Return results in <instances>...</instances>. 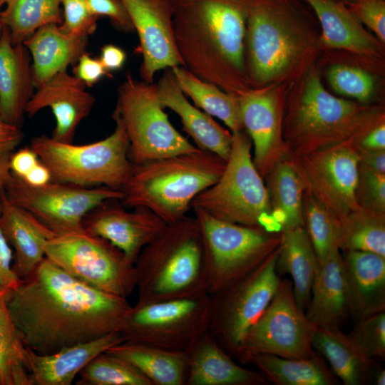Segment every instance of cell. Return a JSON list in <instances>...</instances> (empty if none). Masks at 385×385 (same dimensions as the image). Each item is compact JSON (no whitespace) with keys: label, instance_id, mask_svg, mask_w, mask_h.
Listing matches in <instances>:
<instances>
[{"label":"cell","instance_id":"cell-25","mask_svg":"<svg viewBox=\"0 0 385 385\" xmlns=\"http://www.w3.org/2000/svg\"><path fill=\"white\" fill-rule=\"evenodd\" d=\"M123 341L120 332L115 331L48 354H38L27 347L32 385H71L93 358Z\"/></svg>","mask_w":385,"mask_h":385},{"label":"cell","instance_id":"cell-26","mask_svg":"<svg viewBox=\"0 0 385 385\" xmlns=\"http://www.w3.org/2000/svg\"><path fill=\"white\" fill-rule=\"evenodd\" d=\"M186 385H265L260 372L238 365L208 332L188 350Z\"/></svg>","mask_w":385,"mask_h":385},{"label":"cell","instance_id":"cell-23","mask_svg":"<svg viewBox=\"0 0 385 385\" xmlns=\"http://www.w3.org/2000/svg\"><path fill=\"white\" fill-rule=\"evenodd\" d=\"M157 87L162 107L168 108L179 115L183 130L193 139L196 147L213 153L227 161L230 154L232 133L188 101L171 68L163 73Z\"/></svg>","mask_w":385,"mask_h":385},{"label":"cell","instance_id":"cell-4","mask_svg":"<svg viewBox=\"0 0 385 385\" xmlns=\"http://www.w3.org/2000/svg\"><path fill=\"white\" fill-rule=\"evenodd\" d=\"M134 265L138 302L207 293L202 236L195 217L168 224Z\"/></svg>","mask_w":385,"mask_h":385},{"label":"cell","instance_id":"cell-35","mask_svg":"<svg viewBox=\"0 0 385 385\" xmlns=\"http://www.w3.org/2000/svg\"><path fill=\"white\" fill-rule=\"evenodd\" d=\"M339 250L362 251L385 257V212L359 207L339 220Z\"/></svg>","mask_w":385,"mask_h":385},{"label":"cell","instance_id":"cell-37","mask_svg":"<svg viewBox=\"0 0 385 385\" xmlns=\"http://www.w3.org/2000/svg\"><path fill=\"white\" fill-rule=\"evenodd\" d=\"M6 293L0 289V385H32L27 347L10 315Z\"/></svg>","mask_w":385,"mask_h":385},{"label":"cell","instance_id":"cell-17","mask_svg":"<svg viewBox=\"0 0 385 385\" xmlns=\"http://www.w3.org/2000/svg\"><path fill=\"white\" fill-rule=\"evenodd\" d=\"M126 9L137 32L143 62L141 79L153 83L161 69L183 66L178 52L173 29L170 0H120Z\"/></svg>","mask_w":385,"mask_h":385},{"label":"cell","instance_id":"cell-19","mask_svg":"<svg viewBox=\"0 0 385 385\" xmlns=\"http://www.w3.org/2000/svg\"><path fill=\"white\" fill-rule=\"evenodd\" d=\"M86 86L67 69L62 70L37 88L25 113L31 117L49 108L56 119L51 137L60 142L73 143L78 125L89 115L96 102Z\"/></svg>","mask_w":385,"mask_h":385},{"label":"cell","instance_id":"cell-18","mask_svg":"<svg viewBox=\"0 0 385 385\" xmlns=\"http://www.w3.org/2000/svg\"><path fill=\"white\" fill-rule=\"evenodd\" d=\"M113 200H106L90 211L83 220V229L110 242L135 264L143 248L168 224L145 207L128 211Z\"/></svg>","mask_w":385,"mask_h":385},{"label":"cell","instance_id":"cell-15","mask_svg":"<svg viewBox=\"0 0 385 385\" xmlns=\"http://www.w3.org/2000/svg\"><path fill=\"white\" fill-rule=\"evenodd\" d=\"M304 192L340 220L357 210L359 153L351 140L324 149L289 153Z\"/></svg>","mask_w":385,"mask_h":385},{"label":"cell","instance_id":"cell-48","mask_svg":"<svg viewBox=\"0 0 385 385\" xmlns=\"http://www.w3.org/2000/svg\"><path fill=\"white\" fill-rule=\"evenodd\" d=\"M107 72L99 59L86 52L80 56L73 68L74 76L88 86L96 83Z\"/></svg>","mask_w":385,"mask_h":385},{"label":"cell","instance_id":"cell-41","mask_svg":"<svg viewBox=\"0 0 385 385\" xmlns=\"http://www.w3.org/2000/svg\"><path fill=\"white\" fill-rule=\"evenodd\" d=\"M329 82L338 93L367 101L373 95L374 81L371 75L355 67L334 65L327 73Z\"/></svg>","mask_w":385,"mask_h":385},{"label":"cell","instance_id":"cell-31","mask_svg":"<svg viewBox=\"0 0 385 385\" xmlns=\"http://www.w3.org/2000/svg\"><path fill=\"white\" fill-rule=\"evenodd\" d=\"M106 351L128 361L153 385H186L187 351L129 341H123Z\"/></svg>","mask_w":385,"mask_h":385},{"label":"cell","instance_id":"cell-3","mask_svg":"<svg viewBox=\"0 0 385 385\" xmlns=\"http://www.w3.org/2000/svg\"><path fill=\"white\" fill-rule=\"evenodd\" d=\"M226 161L202 150L134 164L122 188L128 207H145L173 223L185 217L193 200L215 183Z\"/></svg>","mask_w":385,"mask_h":385},{"label":"cell","instance_id":"cell-36","mask_svg":"<svg viewBox=\"0 0 385 385\" xmlns=\"http://www.w3.org/2000/svg\"><path fill=\"white\" fill-rule=\"evenodd\" d=\"M62 0H4L1 20L13 43H23L37 29L48 24H61Z\"/></svg>","mask_w":385,"mask_h":385},{"label":"cell","instance_id":"cell-22","mask_svg":"<svg viewBox=\"0 0 385 385\" xmlns=\"http://www.w3.org/2000/svg\"><path fill=\"white\" fill-rule=\"evenodd\" d=\"M342 271L348 311L358 319L385 310V257L344 252Z\"/></svg>","mask_w":385,"mask_h":385},{"label":"cell","instance_id":"cell-56","mask_svg":"<svg viewBox=\"0 0 385 385\" xmlns=\"http://www.w3.org/2000/svg\"><path fill=\"white\" fill-rule=\"evenodd\" d=\"M373 379L376 384L384 385L385 384V369L379 367L374 370Z\"/></svg>","mask_w":385,"mask_h":385},{"label":"cell","instance_id":"cell-42","mask_svg":"<svg viewBox=\"0 0 385 385\" xmlns=\"http://www.w3.org/2000/svg\"><path fill=\"white\" fill-rule=\"evenodd\" d=\"M371 359H385V310L359 319L350 334Z\"/></svg>","mask_w":385,"mask_h":385},{"label":"cell","instance_id":"cell-54","mask_svg":"<svg viewBox=\"0 0 385 385\" xmlns=\"http://www.w3.org/2000/svg\"><path fill=\"white\" fill-rule=\"evenodd\" d=\"M22 180L31 185L41 186L51 182L52 177L48 168L40 160Z\"/></svg>","mask_w":385,"mask_h":385},{"label":"cell","instance_id":"cell-2","mask_svg":"<svg viewBox=\"0 0 385 385\" xmlns=\"http://www.w3.org/2000/svg\"><path fill=\"white\" fill-rule=\"evenodd\" d=\"M173 36L183 67L224 91L248 90V0H170Z\"/></svg>","mask_w":385,"mask_h":385},{"label":"cell","instance_id":"cell-32","mask_svg":"<svg viewBox=\"0 0 385 385\" xmlns=\"http://www.w3.org/2000/svg\"><path fill=\"white\" fill-rule=\"evenodd\" d=\"M244 364L255 366L267 381L277 385H335L338 379L317 352L307 359H288L269 354L246 357Z\"/></svg>","mask_w":385,"mask_h":385},{"label":"cell","instance_id":"cell-24","mask_svg":"<svg viewBox=\"0 0 385 385\" xmlns=\"http://www.w3.org/2000/svg\"><path fill=\"white\" fill-rule=\"evenodd\" d=\"M31 57L24 43H13L4 26L0 36V115L20 127L26 106L34 94Z\"/></svg>","mask_w":385,"mask_h":385},{"label":"cell","instance_id":"cell-39","mask_svg":"<svg viewBox=\"0 0 385 385\" xmlns=\"http://www.w3.org/2000/svg\"><path fill=\"white\" fill-rule=\"evenodd\" d=\"M77 385H153L128 361L104 351L79 372Z\"/></svg>","mask_w":385,"mask_h":385},{"label":"cell","instance_id":"cell-53","mask_svg":"<svg viewBox=\"0 0 385 385\" xmlns=\"http://www.w3.org/2000/svg\"><path fill=\"white\" fill-rule=\"evenodd\" d=\"M359 166L385 173V150L359 152Z\"/></svg>","mask_w":385,"mask_h":385},{"label":"cell","instance_id":"cell-11","mask_svg":"<svg viewBox=\"0 0 385 385\" xmlns=\"http://www.w3.org/2000/svg\"><path fill=\"white\" fill-rule=\"evenodd\" d=\"M364 120L359 106L331 95L312 75L293 109L284 140L288 154L315 151L351 140Z\"/></svg>","mask_w":385,"mask_h":385},{"label":"cell","instance_id":"cell-52","mask_svg":"<svg viewBox=\"0 0 385 385\" xmlns=\"http://www.w3.org/2000/svg\"><path fill=\"white\" fill-rule=\"evenodd\" d=\"M126 54L118 46L113 44L104 46L101 51L100 61L107 71L121 68L125 63Z\"/></svg>","mask_w":385,"mask_h":385},{"label":"cell","instance_id":"cell-13","mask_svg":"<svg viewBox=\"0 0 385 385\" xmlns=\"http://www.w3.org/2000/svg\"><path fill=\"white\" fill-rule=\"evenodd\" d=\"M3 190L9 200L56 234L83 230V220L90 211L106 200L124 197L122 190L106 186L83 187L56 181L34 186L12 173Z\"/></svg>","mask_w":385,"mask_h":385},{"label":"cell","instance_id":"cell-51","mask_svg":"<svg viewBox=\"0 0 385 385\" xmlns=\"http://www.w3.org/2000/svg\"><path fill=\"white\" fill-rule=\"evenodd\" d=\"M23 136L20 127L6 123L0 115V150L14 151Z\"/></svg>","mask_w":385,"mask_h":385},{"label":"cell","instance_id":"cell-16","mask_svg":"<svg viewBox=\"0 0 385 385\" xmlns=\"http://www.w3.org/2000/svg\"><path fill=\"white\" fill-rule=\"evenodd\" d=\"M282 8L272 0H248L245 43L248 81L261 85L282 74L299 51Z\"/></svg>","mask_w":385,"mask_h":385},{"label":"cell","instance_id":"cell-45","mask_svg":"<svg viewBox=\"0 0 385 385\" xmlns=\"http://www.w3.org/2000/svg\"><path fill=\"white\" fill-rule=\"evenodd\" d=\"M354 18L371 29L385 41V2L384 0H354L349 9Z\"/></svg>","mask_w":385,"mask_h":385},{"label":"cell","instance_id":"cell-8","mask_svg":"<svg viewBox=\"0 0 385 385\" xmlns=\"http://www.w3.org/2000/svg\"><path fill=\"white\" fill-rule=\"evenodd\" d=\"M113 112L125 127L130 159L135 165L199 150L170 122L160 103L157 84L128 73L118 87Z\"/></svg>","mask_w":385,"mask_h":385},{"label":"cell","instance_id":"cell-9","mask_svg":"<svg viewBox=\"0 0 385 385\" xmlns=\"http://www.w3.org/2000/svg\"><path fill=\"white\" fill-rule=\"evenodd\" d=\"M210 317L208 293L131 306L119 332L124 341L188 351L207 332Z\"/></svg>","mask_w":385,"mask_h":385},{"label":"cell","instance_id":"cell-5","mask_svg":"<svg viewBox=\"0 0 385 385\" xmlns=\"http://www.w3.org/2000/svg\"><path fill=\"white\" fill-rule=\"evenodd\" d=\"M112 117L115 123L114 131L89 144L63 143L44 135L32 138L30 147L50 170L52 181L122 190L134 163L130 159L125 127L115 112Z\"/></svg>","mask_w":385,"mask_h":385},{"label":"cell","instance_id":"cell-30","mask_svg":"<svg viewBox=\"0 0 385 385\" xmlns=\"http://www.w3.org/2000/svg\"><path fill=\"white\" fill-rule=\"evenodd\" d=\"M306 316L315 327H339L349 312L344 292L342 257L334 246L319 267Z\"/></svg>","mask_w":385,"mask_h":385},{"label":"cell","instance_id":"cell-46","mask_svg":"<svg viewBox=\"0 0 385 385\" xmlns=\"http://www.w3.org/2000/svg\"><path fill=\"white\" fill-rule=\"evenodd\" d=\"M91 12L98 17L107 16L118 29L135 31L131 19L120 0H86Z\"/></svg>","mask_w":385,"mask_h":385},{"label":"cell","instance_id":"cell-1","mask_svg":"<svg viewBox=\"0 0 385 385\" xmlns=\"http://www.w3.org/2000/svg\"><path fill=\"white\" fill-rule=\"evenodd\" d=\"M6 302L24 345L41 354L119 332L131 307L126 298L88 284L46 257L6 293Z\"/></svg>","mask_w":385,"mask_h":385},{"label":"cell","instance_id":"cell-57","mask_svg":"<svg viewBox=\"0 0 385 385\" xmlns=\"http://www.w3.org/2000/svg\"><path fill=\"white\" fill-rule=\"evenodd\" d=\"M4 5V0H0V36L1 35V33H2V31H3V28H4V25L1 22V9H2V6Z\"/></svg>","mask_w":385,"mask_h":385},{"label":"cell","instance_id":"cell-10","mask_svg":"<svg viewBox=\"0 0 385 385\" xmlns=\"http://www.w3.org/2000/svg\"><path fill=\"white\" fill-rule=\"evenodd\" d=\"M45 256L102 291L127 298L135 289L134 264L110 242L84 229L56 234L46 244Z\"/></svg>","mask_w":385,"mask_h":385},{"label":"cell","instance_id":"cell-21","mask_svg":"<svg viewBox=\"0 0 385 385\" xmlns=\"http://www.w3.org/2000/svg\"><path fill=\"white\" fill-rule=\"evenodd\" d=\"M0 224L13 250V270L27 277L45 258V245L56 234L34 215L12 202L0 189Z\"/></svg>","mask_w":385,"mask_h":385},{"label":"cell","instance_id":"cell-55","mask_svg":"<svg viewBox=\"0 0 385 385\" xmlns=\"http://www.w3.org/2000/svg\"><path fill=\"white\" fill-rule=\"evenodd\" d=\"M14 151L0 150V189L4 188L11 175L10 160Z\"/></svg>","mask_w":385,"mask_h":385},{"label":"cell","instance_id":"cell-34","mask_svg":"<svg viewBox=\"0 0 385 385\" xmlns=\"http://www.w3.org/2000/svg\"><path fill=\"white\" fill-rule=\"evenodd\" d=\"M170 68L184 95L190 98L197 108L220 119L232 133L244 130L237 95L227 93L215 85L199 78L183 66Z\"/></svg>","mask_w":385,"mask_h":385},{"label":"cell","instance_id":"cell-44","mask_svg":"<svg viewBox=\"0 0 385 385\" xmlns=\"http://www.w3.org/2000/svg\"><path fill=\"white\" fill-rule=\"evenodd\" d=\"M63 20L59 24L64 32L88 36L96 29L98 16L90 11L86 0H62Z\"/></svg>","mask_w":385,"mask_h":385},{"label":"cell","instance_id":"cell-38","mask_svg":"<svg viewBox=\"0 0 385 385\" xmlns=\"http://www.w3.org/2000/svg\"><path fill=\"white\" fill-rule=\"evenodd\" d=\"M272 210L282 212L285 222L282 230L304 225V189L300 180L286 158L277 163L266 176Z\"/></svg>","mask_w":385,"mask_h":385},{"label":"cell","instance_id":"cell-20","mask_svg":"<svg viewBox=\"0 0 385 385\" xmlns=\"http://www.w3.org/2000/svg\"><path fill=\"white\" fill-rule=\"evenodd\" d=\"M243 128L254 145V165L262 178L288 155L279 133L278 113L272 94L262 90H247L238 95Z\"/></svg>","mask_w":385,"mask_h":385},{"label":"cell","instance_id":"cell-28","mask_svg":"<svg viewBox=\"0 0 385 385\" xmlns=\"http://www.w3.org/2000/svg\"><path fill=\"white\" fill-rule=\"evenodd\" d=\"M312 346L344 385H362L373 379L375 365L350 334L339 327H316Z\"/></svg>","mask_w":385,"mask_h":385},{"label":"cell","instance_id":"cell-50","mask_svg":"<svg viewBox=\"0 0 385 385\" xmlns=\"http://www.w3.org/2000/svg\"><path fill=\"white\" fill-rule=\"evenodd\" d=\"M40 159L36 152L29 146L14 151L10 160L11 173L24 178L38 163Z\"/></svg>","mask_w":385,"mask_h":385},{"label":"cell","instance_id":"cell-7","mask_svg":"<svg viewBox=\"0 0 385 385\" xmlns=\"http://www.w3.org/2000/svg\"><path fill=\"white\" fill-rule=\"evenodd\" d=\"M251 148L247 132L232 133L230 154L221 176L193 200L191 208L226 222L262 227L271 215L272 206L263 178L254 165Z\"/></svg>","mask_w":385,"mask_h":385},{"label":"cell","instance_id":"cell-43","mask_svg":"<svg viewBox=\"0 0 385 385\" xmlns=\"http://www.w3.org/2000/svg\"><path fill=\"white\" fill-rule=\"evenodd\" d=\"M356 197L359 206L385 212V173L359 165Z\"/></svg>","mask_w":385,"mask_h":385},{"label":"cell","instance_id":"cell-33","mask_svg":"<svg viewBox=\"0 0 385 385\" xmlns=\"http://www.w3.org/2000/svg\"><path fill=\"white\" fill-rule=\"evenodd\" d=\"M305 1L320 21L326 46L367 54L376 51L374 39L343 4L334 0Z\"/></svg>","mask_w":385,"mask_h":385},{"label":"cell","instance_id":"cell-14","mask_svg":"<svg viewBox=\"0 0 385 385\" xmlns=\"http://www.w3.org/2000/svg\"><path fill=\"white\" fill-rule=\"evenodd\" d=\"M316 327L295 300L292 283L280 279L267 308L247 331L235 357L269 354L288 359H307L317 352L312 346Z\"/></svg>","mask_w":385,"mask_h":385},{"label":"cell","instance_id":"cell-29","mask_svg":"<svg viewBox=\"0 0 385 385\" xmlns=\"http://www.w3.org/2000/svg\"><path fill=\"white\" fill-rule=\"evenodd\" d=\"M318 270L317 257L304 225L282 230L276 271L279 276H291L295 300L303 310L309 302Z\"/></svg>","mask_w":385,"mask_h":385},{"label":"cell","instance_id":"cell-12","mask_svg":"<svg viewBox=\"0 0 385 385\" xmlns=\"http://www.w3.org/2000/svg\"><path fill=\"white\" fill-rule=\"evenodd\" d=\"M279 247L258 267L233 284L210 294L207 332L232 356L272 299L279 284Z\"/></svg>","mask_w":385,"mask_h":385},{"label":"cell","instance_id":"cell-40","mask_svg":"<svg viewBox=\"0 0 385 385\" xmlns=\"http://www.w3.org/2000/svg\"><path fill=\"white\" fill-rule=\"evenodd\" d=\"M304 227L314 248L319 267L337 246L339 220L316 199L304 192Z\"/></svg>","mask_w":385,"mask_h":385},{"label":"cell","instance_id":"cell-6","mask_svg":"<svg viewBox=\"0 0 385 385\" xmlns=\"http://www.w3.org/2000/svg\"><path fill=\"white\" fill-rule=\"evenodd\" d=\"M200 230L207 293L217 292L258 267L280 243V232L217 219L192 209Z\"/></svg>","mask_w":385,"mask_h":385},{"label":"cell","instance_id":"cell-47","mask_svg":"<svg viewBox=\"0 0 385 385\" xmlns=\"http://www.w3.org/2000/svg\"><path fill=\"white\" fill-rule=\"evenodd\" d=\"M1 202L0 197V214ZM13 250L7 242L0 224V289L6 292L14 289L20 279L13 270Z\"/></svg>","mask_w":385,"mask_h":385},{"label":"cell","instance_id":"cell-49","mask_svg":"<svg viewBox=\"0 0 385 385\" xmlns=\"http://www.w3.org/2000/svg\"><path fill=\"white\" fill-rule=\"evenodd\" d=\"M351 140L359 152L385 150L384 122H380L366 132L357 133Z\"/></svg>","mask_w":385,"mask_h":385},{"label":"cell","instance_id":"cell-27","mask_svg":"<svg viewBox=\"0 0 385 385\" xmlns=\"http://www.w3.org/2000/svg\"><path fill=\"white\" fill-rule=\"evenodd\" d=\"M88 38L66 33L58 24H48L37 29L23 43L32 58L34 87L37 88L69 65H75L86 52Z\"/></svg>","mask_w":385,"mask_h":385}]
</instances>
